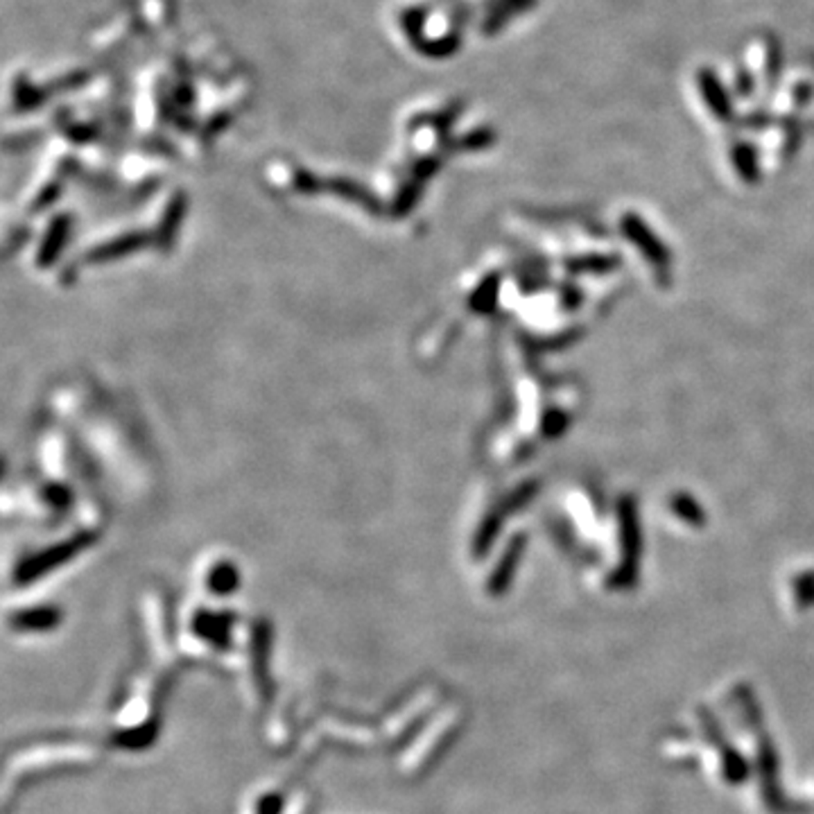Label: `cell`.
<instances>
[{
    "mask_svg": "<svg viewBox=\"0 0 814 814\" xmlns=\"http://www.w3.org/2000/svg\"><path fill=\"white\" fill-rule=\"evenodd\" d=\"M699 84H702V91L704 96L708 98L713 104V111L719 113V116H728V100L724 96V91L719 89L717 79L713 78L711 70H702V78H699Z\"/></svg>",
    "mask_w": 814,
    "mask_h": 814,
    "instance_id": "obj_2",
    "label": "cell"
},
{
    "mask_svg": "<svg viewBox=\"0 0 814 814\" xmlns=\"http://www.w3.org/2000/svg\"><path fill=\"white\" fill-rule=\"evenodd\" d=\"M208 589L217 595H226L238 589V570L231 566H217L208 577Z\"/></svg>",
    "mask_w": 814,
    "mask_h": 814,
    "instance_id": "obj_3",
    "label": "cell"
},
{
    "mask_svg": "<svg viewBox=\"0 0 814 814\" xmlns=\"http://www.w3.org/2000/svg\"><path fill=\"white\" fill-rule=\"evenodd\" d=\"M281 806H283L281 794H267V797L258 803V814H278L281 812Z\"/></svg>",
    "mask_w": 814,
    "mask_h": 814,
    "instance_id": "obj_5",
    "label": "cell"
},
{
    "mask_svg": "<svg viewBox=\"0 0 814 814\" xmlns=\"http://www.w3.org/2000/svg\"><path fill=\"white\" fill-rule=\"evenodd\" d=\"M208 613H204V618L200 620V627H197V636L206 638L211 641L213 645H226L229 642V636H226V624L220 622V618H206Z\"/></svg>",
    "mask_w": 814,
    "mask_h": 814,
    "instance_id": "obj_4",
    "label": "cell"
},
{
    "mask_svg": "<svg viewBox=\"0 0 814 814\" xmlns=\"http://www.w3.org/2000/svg\"><path fill=\"white\" fill-rule=\"evenodd\" d=\"M59 609L39 607L16 613L12 618V624L16 629H21V631H48V629H55L59 624Z\"/></svg>",
    "mask_w": 814,
    "mask_h": 814,
    "instance_id": "obj_1",
    "label": "cell"
}]
</instances>
